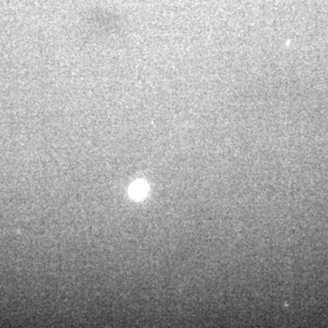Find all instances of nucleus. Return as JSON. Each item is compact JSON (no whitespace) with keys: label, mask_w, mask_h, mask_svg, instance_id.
Instances as JSON below:
<instances>
[{"label":"nucleus","mask_w":328,"mask_h":328,"mask_svg":"<svg viewBox=\"0 0 328 328\" xmlns=\"http://www.w3.org/2000/svg\"><path fill=\"white\" fill-rule=\"evenodd\" d=\"M148 192V185L144 181H139L134 182L130 189V194L134 199H141L143 198Z\"/></svg>","instance_id":"f257e3e1"}]
</instances>
